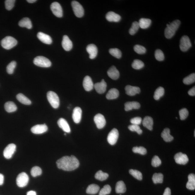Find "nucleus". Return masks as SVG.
<instances>
[{
	"instance_id": "f257e3e1",
	"label": "nucleus",
	"mask_w": 195,
	"mask_h": 195,
	"mask_svg": "<svg viewBox=\"0 0 195 195\" xmlns=\"http://www.w3.org/2000/svg\"><path fill=\"white\" fill-rule=\"evenodd\" d=\"M58 168L65 171H72L79 167L80 163L74 155L65 156L58 159L56 162Z\"/></svg>"
},
{
	"instance_id": "f03ea898",
	"label": "nucleus",
	"mask_w": 195,
	"mask_h": 195,
	"mask_svg": "<svg viewBox=\"0 0 195 195\" xmlns=\"http://www.w3.org/2000/svg\"><path fill=\"white\" fill-rule=\"evenodd\" d=\"M180 24V21L178 20H177L171 23H170L169 24H166L167 27L164 31L165 36L166 38L167 39L172 38L179 27Z\"/></svg>"
},
{
	"instance_id": "7ed1b4c3",
	"label": "nucleus",
	"mask_w": 195,
	"mask_h": 195,
	"mask_svg": "<svg viewBox=\"0 0 195 195\" xmlns=\"http://www.w3.org/2000/svg\"><path fill=\"white\" fill-rule=\"evenodd\" d=\"M47 98L50 104L54 109H57L60 105L59 98L54 92L49 91L47 93Z\"/></svg>"
},
{
	"instance_id": "20e7f679",
	"label": "nucleus",
	"mask_w": 195,
	"mask_h": 195,
	"mask_svg": "<svg viewBox=\"0 0 195 195\" xmlns=\"http://www.w3.org/2000/svg\"><path fill=\"white\" fill-rule=\"evenodd\" d=\"M17 41L16 39L11 36H7L2 40L1 45L6 50H10L17 45Z\"/></svg>"
},
{
	"instance_id": "39448f33",
	"label": "nucleus",
	"mask_w": 195,
	"mask_h": 195,
	"mask_svg": "<svg viewBox=\"0 0 195 195\" xmlns=\"http://www.w3.org/2000/svg\"><path fill=\"white\" fill-rule=\"evenodd\" d=\"M33 63L37 66L48 68L51 65V62L48 58L43 56H38L34 59Z\"/></svg>"
},
{
	"instance_id": "423d86ee",
	"label": "nucleus",
	"mask_w": 195,
	"mask_h": 195,
	"mask_svg": "<svg viewBox=\"0 0 195 195\" xmlns=\"http://www.w3.org/2000/svg\"><path fill=\"white\" fill-rule=\"evenodd\" d=\"M72 6L74 14L76 17L80 18L84 16V9L80 3L76 1H73L72 2Z\"/></svg>"
},
{
	"instance_id": "0eeeda50",
	"label": "nucleus",
	"mask_w": 195,
	"mask_h": 195,
	"mask_svg": "<svg viewBox=\"0 0 195 195\" xmlns=\"http://www.w3.org/2000/svg\"><path fill=\"white\" fill-rule=\"evenodd\" d=\"M29 178L27 174L22 172L18 175L16 178V183L18 186L20 188L25 187L29 182Z\"/></svg>"
},
{
	"instance_id": "6e6552de",
	"label": "nucleus",
	"mask_w": 195,
	"mask_h": 195,
	"mask_svg": "<svg viewBox=\"0 0 195 195\" xmlns=\"http://www.w3.org/2000/svg\"><path fill=\"white\" fill-rule=\"evenodd\" d=\"M191 47V44L189 37L187 35L182 36L180 40V47L182 52H186Z\"/></svg>"
},
{
	"instance_id": "1a4fd4ad",
	"label": "nucleus",
	"mask_w": 195,
	"mask_h": 195,
	"mask_svg": "<svg viewBox=\"0 0 195 195\" xmlns=\"http://www.w3.org/2000/svg\"><path fill=\"white\" fill-rule=\"evenodd\" d=\"M51 10L53 14L58 17L63 16V10L61 5L57 2H53L50 6Z\"/></svg>"
},
{
	"instance_id": "9d476101",
	"label": "nucleus",
	"mask_w": 195,
	"mask_h": 195,
	"mask_svg": "<svg viewBox=\"0 0 195 195\" xmlns=\"http://www.w3.org/2000/svg\"><path fill=\"white\" fill-rule=\"evenodd\" d=\"M119 136L118 130L114 128L109 133L107 136V141L110 144L114 145L116 144Z\"/></svg>"
},
{
	"instance_id": "9b49d317",
	"label": "nucleus",
	"mask_w": 195,
	"mask_h": 195,
	"mask_svg": "<svg viewBox=\"0 0 195 195\" xmlns=\"http://www.w3.org/2000/svg\"><path fill=\"white\" fill-rule=\"evenodd\" d=\"M16 146L14 143L9 144L4 149L3 152V155L7 159L11 158L12 156L16 151Z\"/></svg>"
},
{
	"instance_id": "f8f14e48",
	"label": "nucleus",
	"mask_w": 195,
	"mask_h": 195,
	"mask_svg": "<svg viewBox=\"0 0 195 195\" xmlns=\"http://www.w3.org/2000/svg\"><path fill=\"white\" fill-rule=\"evenodd\" d=\"M94 121L96 125L98 128L101 129L105 126L106 120L104 115L98 113L95 115L94 118Z\"/></svg>"
},
{
	"instance_id": "ddd939ff",
	"label": "nucleus",
	"mask_w": 195,
	"mask_h": 195,
	"mask_svg": "<svg viewBox=\"0 0 195 195\" xmlns=\"http://www.w3.org/2000/svg\"><path fill=\"white\" fill-rule=\"evenodd\" d=\"M174 159L177 164L185 165L188 162L189 159L185 154L178 152L175 155Z\"/></svg>"
},
{
	"instance_id": "4468645a",
	"label": "nucleus",
	"mask_w": 195,
	"mask_h": 195,
	"mask_svg": "<svg viewBox=\"0 0 195 195\" xmlns=\"http://www.w3.org/2000/svg\"><path fill=\"white\" fill-rule=\"evenodd\" d=\"M48 130L47 125L45 124L37 125L31 128L32 132L35 134H41L46 132Z\"/></svg>"
},
{
	"instance_id": "2eb2a0df",
	"label": "nucleus",
	"mask_w": 195,
	"mask_h": 195,
	"mask_svg": "<svg viewBox=\"0 0 195 195\" xmlns=\"http://www.w3.org/2000/svg\"><path fill=\"white\" fill-rule=\"evenodd\" d=\"M83 86L86 91L89 92L93 89L94 86L91 77L89 76H86L84 78L83 82Z\"/></svg>"
},
{
	"instance_id": "dca6fc26",
	"label": "nucleus",
	"mask_w": 195,
	"mask_h": 195,
	"mask_svg": "<svg viewBox=\"0 0 195 195\" xmlns=\"http://www.w3.org/2000/svg\"><path fill=\"white\" fill-rule=\"evenodd\" d=\"M82 110L79 107L74 108L72 114V118L74 123L78 124L80 122L82 116Z\"/></svg>"
},
{
	"instance_id": "f3484780",
	"label": "nucleus",
	"mask_w": 195,
	"mask_h": 195,
	"mask_svg": "<svg viewBox=\"0 0 195 195\" xmlns=\"http://www.w3.org/2000/svg\"><path fill=\"white\" fill-rule=\"evenodd\" d=\"M37 36L39 40L44 44L50 45L52 43V38L50 36L45 33L40 32L37 34Z\"/></svg>"
},
{
	"instance_id": "a211bd4d",
	"label": "nucleus",
	"mask_w": 195,
	"mask_h": 195,
	"mask_svg": "<svg viewBox=\"0 0 195 195\" xmlns=\"http://www.w3.org/2000/svg\"><path fill=\"white\" fill-rule=\"evenodd\" d=\"M62 46L64 49L66 51H70L72 48V42L67 35H65L63 37Z\"/></svg>"
},
{
	"instance_id": "6ab92c4d",
	"label": "nucleus",
	"mask_w": 195,
	"mask_h": 195,
	"mask_svg": "<svg viewBox=\"0 0 195 195\" xmlns=\"http://www.w3.org/2000/svg\"><path fill=\"white\" fill-rule=\"evenodd\" d=\"M86 50L89 54L90 59H94L97 56L98 49L96 46L93 44L88 45L86 47Z\"/></svg>"
},
{
	"instance_id": "aec40b11",
	"label": "nucleus",
	"mask_w": 195,
	"mask_h": 195,
	"mask_svg": "<svg viewBox=\"0 0 195 195\" xmlns=\"http://www.w3.org/2000/svg\"><path fill=\"white\" fill-rule=\"evenodd\" d=\"M106 17V19L110 22H118L121 19L120 15L112 11L108 12Z\"/></svg>"
},
{
	"instance_id": "412c9836",
	"label": "nucleus",
	"mask_w": 195,
	"mask_h": 195,
	"mask_svg": "<svg viewBox=\"0 0 195 195\" xmlns=\"http://www.w3.org/2000/svg\"><path fill=\"white\" fill-rule=\"evenodd\" d=\"M94 87L98 93L102 94L106 92L107 84L104 80L103 79L101 82L96 83Z\"/></svg>"
},
{
	"instance_id": "4be33fe9",
	"label": "nucleus",
	"mask_w": 195,
	"mask_h": 195,
	"mask_svg": "<svg viewBox=\"0 0 195 195\" xmlns=\"http://www.w3.org/2000/svg\"><path fill=\"white\" fill-rule=\"evenodd\" d=\"M125 90L127 94L129 96H134L140 93L141 90L138 87L127 86L125 87Z\"/></svg>"
},
{
	"instance_id": "5701e85b",
	"label": "nucleus",
	"mask_w": 195,
	"mask_h": 195,
	"mask_svg": "<svg viewBox=\"0 0 195 195\" xmlns=\"http://www.w3.org/2000/svg\"><path fill=\"white\" fill-rule=\"evenodd\" d=\"M108 75L113 80H116L119 78L120 73L116 67L112 66L107 71Z\"/></svg>"
},
{
	"instance_id": "b1692460",
	"label": "nucleus",
	"mask_w": 195,
	"mask_h": 195,
	"mask_svg": "<svg viewBox=\"0 0 195 195\" xmlns=\"http://www.w3.org/2000/svg\"><path fill=\"white\" fill-rule=\"evenodd\" d=\"M58 124L60 128L62 129L64 132L69 133L70 132V129L66 120L63 118H60L58 120Z\"/></svg>"
},
{
	"instance_id": "393cba45",
	"label": "nucleus",
	"mask_w": 195,
	"mask_h": 195,
	"mask_svg": "<svg viewBox=\"0 0 195 195\" xmlns=\"http://www.w3.org/2000/svg\"><path fill=\"white\" fill-rule=\"evenodd\" d=\"M140 104L136 102H129L125 104V110L128 111L133 109H138L140 107Z\"/></svg>"
},
{
	"instance_id": "a878e982",
	"label": "nucleus",
	"mask_w": 195,
	"mask_h": 195,
	"mask_svg": "<svg viewBox=\"0 0 195 195\" xmlns=\"http://www.w3.org/2000/svg\"><path fill=\"white\" fill-rule=\"evenodd\" d=\"M188 181L187 182L186 187L187 189L194 190L195 189V175L194 174L191 173L188 176Z\"/></svg>"
},
{
	"instance_id": "bb28decb",
	"label": "nucleus",
	"mask_w": 195,
	"mask_h": 195,
	"mask_svg": "<svg viewBox=\"0 0 195 195\" xmlns=\"http://www.w3.org/2000/svg\"><path fill=\"white\" fill-rule=\"evenodd\" d=\"M143 126L149 130H152L153 129V120L152 117L150 116L145 117L142 121Z\"/></svg>"
},
{
	"instance_id": "cd10ccee",
	"label": "nucleus",
	"mask_w": 195,
	"mask_h": 195,
	"mask_svg": "<svg viewBox=\"0 0 195 195\" xmlns=\"http://www.w3.org/2000/svg\"><path fill=\"white\" fill-rule=\"evenodd\" d=\"M19 25L21 27L27 28L28 29H31L32 27L31 21L29 18L25 17L20 21Z\"/></svg>"
},
{
	"instance_id": "c85d7f7f",
	"label": "nucleus",
	"mask_w": 195,
	"mask_h": 195,
	"mask_svg": "<svg viewBox=\"0 0 195 195\" xmlns=\"http://www.w3.org/2000/svg\"><path fill=\"white\" fill-rule=\"evenodd\" d=\"M119 92L118 90L115 88H111L109 90L106 95V98L108 100H111L118 98L119 96Z\"/></svg>"
},
{
	"instance_id": "c756f323",
	"label": "nucleus",
	"mask_w": 195,
	"mask_h": 195,
	"mask_svg": "<svg viewBox=\"0 0 195 195\" xmlns=\"http://www.w3.org/2000/svg\"><path fill=\"white\" fill-rule=\"evenodd\" d=\"M170 129L166 128L164 129L161 134V136L164 139V140L166 142H170L172 141L174 139L173 136L170 134Z\"/></svg>"
},
{
	"instance_id": "7c9ffc66",
	"label": "nucleus",
	"mask_w": 195,
	"mask_h": 195,
	"mask_svg": "<svg viewBox=\"0 0 195 195\" xmlns=\"http://www.w3.org/2000/svg\"><path fill=\"white\" fill-rule=\"evenodd\" d=\"M139 22L140 28L142 29H146L151 25L152 20L149 19L141 18Z\"/></svg>"
},
{
	"instance_id": "2f4dec72",
	"label": "nucleus",
	"mask_w": 195,
	"mask_h": 195,
	"mask_svg": "<svg viewBox=\"0 0 195 195\" xmlns=\"http://www.w3.org/2000/svg\"><path fill=\"white\" fill-rule=\"evenodd\" d=\"M100 188L98 185L95 184H92L88 186L87 188V193L90 194H95L98 192Z\"/></svg>"
},
{
	"instance_id": "473e14b6",
	"label": "nucleus",
	"mask_w": 195,
	"mask_h": 195,
	"mask_svg": "<svg viewBox=\"0 0 195 195\" xmlns=\"http://www.w3.org/2000/svg\"><path fill=\"white\" fill-rule=\"evenodd\" d=\"M4 108L7 112H13L17 110V107L16 104L12 102H8L4 104Z\"/></svg>"
},
{
	"instance_id": "72a5a7b5",
	"label": "nucleus",
	"mask_w": 195,
	"mask_h": 195,
	"mask_svg": "<svg viewBox=\"0 0 195 195\" xmlns=\"http://www.w3.org/2000/svg\"><path fill=\"white\" fill-rule=\"evenodd\" d=\"M16 98L19 102L23 104L28 105L31 104L32 102L31 100L22 94H18L16 96Z\"/></svg>"
},
{
	"instance_id": "f704fd0d",
	"label": "nucleus",
	"mask_w": 195,
	"mask_h": 195,
	"mask_svg": "<svg viewBox=\"0 0 195 195\" xmlns=\"http://www.w3.org/2000/svg\"><path fill=\"white\" fill-rule=\"evenodd\" d=\"M117 193H123L126 191V187L124 182L122 181L117 182L115 188Z\"/></svg>"
},
{
	"instance_id": "c9c22d12",
	"label": "nucleus",
	"mask_w": 195,
	"mask_h": 195,
	"mask_svg": "<svg viewBox=\"0 0 195 195\" xmlns=\"http://www.w3.org/2000/svg\"><path fill=\"white\" fill-rule=\"evenodd\" d=\"M109 175L108 174L104 172L101 170L97 172L96 173L95 175V177L97 180L103 181L105 180L109 177Z\"/></svg>"
},
{
	"instance_id": "e433bc0d",
	"label": "nucleus",
	"mask_w": 195,
	"mask_h": 195,
	"mask_svg": "<svg viewBox=\"0 0 195 195\" xmlns=\"http://www.w3.org/2000/svg\"><path fill=\"white\" fill-rule=\"evenodd\" d=\"M152 180L154 184L162 183L164 180V175L161 173H154Z\"/></svg>"
},
{
	"instance_id": "4c0bfd02",
	"label": "nucleus",
	"mask_w": 195,
	"mask_h": 195,
	"mask_svg": "<svg viewBox=\"0 0 195 195\" xmlns=\"http://www.w3.org/2000/svg\"><path fill=\"white\" fill-rule=\"evenodd\" d=\"M164 88L162 87H159L156 90L154 98L156 100H159L161 97L164 95Z\"/></svg>"
},
{
	"instance_id": "58836bf2",
	"label": "nucleus",
	"mask_w": 195,
	"mask_h": 195,
	"mask_svg": "<svg viewBox=\"0 0 195 195\" xmlns=\"http://www.w3.org/2000/svg\"><path fill=\"white\" fill-rule=\"evenodd\" d=\"M132 68L135 70H140L144 66V64L143 62L139 59L134 60L132 64Z\"/></svg>"
},
{
	"instance_id": "ea45409f",
	"label": "nucleus",
	"mask_w": 195,
	"mask_h": 195,
	"mask_svg": "<svg viewBox=\"0 0 195 195\" xmlns=\"http://www.w3.org/2000/svg\"><path fill=\"white\" fill-rule=\"evenodd\" d=\"M195 74L193 73L190 74L187 77L184 78L183 82L184 84L186 85H190L195 82Z\"/></svg>"
},
{
	"instance_id": "a19ab883",
	"label": "nucleus",
	"mask_w": 195,
	"mask_h": 195,
	"mask_svg": "<svg viewBox=\"0 0 195 195\" xmlns=\"http://www.w3.org/2000/svg\"><path fill=\"white\" fill-rule=\"evenodd\" d=\"M129 172L130 174L132 175L135 178L138 180H141L142 179V174L138 170H129Z\"/></svg>"
},
{
	"instance_id": "79ce46f5",
	"label": "nucleus",
	"mask_w": 195,
	"mask_h": 195,
	"mask_svg": "<svg viewBox=\"0 0 195 195\" xmlns=\"http://www.w3.org/2000/svg\"><path fill=\"white\" fill-rule=\"evenodd\" d=\"M140 28L139 22H134L133 23L132 26L129 30V33L131 35H134L136 33Z\"/></svg>"
},
{
	"instance_id": "37998d69",
	"label": "nucleus",
	"mask_w": 195,
	"mask_h": 195,
	"mask_svg": "<svg viewBox=\"0 0 195 195\" xmlns=\"http://www.w3.org/2000/svg\"><path fill=\"white\" fill-rule=\"evenodd\" d=\"M109 52L112 56L116 58H121L122 53L119 49L117 48L111 49H110Z\"/></svg>"
},
{
	"instance_id": "c03bdc74",
	"label": "nucleus",
	"mask_w": 195,
	"mask_h": 195,
	"mask_svg": "<svg viewBox=\"0 0 195 195\" xmlns=\"http://www.w3.org/2000/svg\"><path fill=\"white\" fill-rule=\"evenodd\" d=\"M133 152L135 153H139L141 155H145L147 153V150L144 147H134L132 149Z\"/></svg>"
},
{
	"instance_id": "a18cd8bd",
	"label": "nucleus",
	"mask_w": 195,
	"mask_h": 195,
	"mask_svg": "<svg viewBox=\"0 0 195 195\" xmlns=\"http://www.w3.org/2000/svg\"><path fill=\"white\" fill-rule=\"evenodd\" d=\"M42 171L41 168L38 166H35L32 168L31 174L32 176L34 177H37L41 175Z\"/></svg>"
},
{
	"instance_id": "49530a36",
	"label": "nucleus",
	"mask_w": 195,
	"mask_h": 195,
	"mask_svg": "<svg viewBox=\"0 0 195 195\" xmlns=\"http://www.w3.org/2000/svg\"><path fill=\"white\" fill-rule=\"evenodd\" d=\"M155 56L156 59L159 61H162L164 59V52L160 49H157L155 51Z\"/></svg>"
},
{
	"instance_id": "de8ad7c7",
	"label": "nucleus",
	"mask_w": 195,
	"mask_h": 195,
	"mask_svg": "<svg viewBox=\"0 0 195 195\" xmlns=\"http://www.w3.org/2000/svg\"><path fill=\"white\" fill-rule=\"evenodd\" d=\"M134 50L136 53L139 54H144L146 51V49L144 47L139 45L135 46Z\"/></svg>"
},
{
	"instance_id": "09e8293b",
	"label": "nucleus",
	"mask_w": 195,
	"mask_h": 195,
	"mask_svg": "<svg viewBox=\"0 0 195 195\" xmlns=\"http://www.w3.org/2000/svg\"><path fill=\"white\" fill-rule=\"evenodd\" d=\"M16 66V62L15 61H12L7 67V71L8 74H12Z\"/></svg>"
},
{
	"instance_id": "8fccbe9b",
	"label": "nucleus",
	"mask_w": 195,
	"mask_h": 195,
	"mask_svg": "<svg viewBox=\"0 0 195 195\" xmlns=\"http://www.w3.org/2000/svg\"><path fill=\"white\" fill-rule=\"evenodd\" d=\"M111 191L110 186L109 185H106L104 186L102 189H101L99 193V195H106L110 194Z\"/></svg>"
},
{
	"instance_id": "3c124183",
	"label": "nucleus",
	"mask_w": 195,
	"mask_h": 195,
	"mask_svg": "<svg viewBox=\"0 0 195 195\" xmlns=\"http://www.w3.org/2000/svg\"><path fill=\"white\" fill-rule=\"evenodd\" d=\"M128 129L132 132H136L138 134H142V131L141 130L139 125L132 124L129 125Z\"/></svg>"
},
{
	"instance_id": "603ef678",
	"label": "nucleus",
	"mask_w": 195,
	"mask_h": 195,
	"mask_svg": "<svg viewBox=\"0 0 195 195\" xmlns=\"http://www.w3.org/2000/svg\"><path fill=\"white\" fill-rule=\"evenodd\" d=\"M179 113L180 119L181 120L185 119L189 115V112L186 108L181 110L179 112Z\"/></svg>"
},
{
	"instance_id": "864d4df0",
	"label": "nucleus",
	"mask_w": 195,
	"mask_h": 195,
	"mask_svg": "<svg viewBox=\"0 0 195 195\" xmlns=\"http://www.w3.org/2000/svg\"><path fill=\"white\" fill-rule=\"evenodd\" d=\"M162 162L158 156H155L152 159V164L154 167H157L160 166Z\"/></svg>"
},
{
	"instance_id": "5fc2aeb1",
	"label": "nucleus",
	"mask_w": 195,
	"mask_h": 195,
	"mask_svg": "<svg viewBox=\"0 0 195 195\" xmlns=\"http://www.w3.org/2000/svg\"><path fill=\"white\" fill-rule=\"evenodd\" d=\"M15 0H6L5 1V7L7 10H11L14 7Z\"/></svg>"
},
{
	"instance_id": "6e6d98bb",
	"label": "nucleus",
	"mask_w": 195,
	"mask_h": 195,
	"mask_svg": "<svg viewBox=\"0 0 195 195\" xmlns=\"http://www.w3.org/2000/svg\"><path fill=\"white\" fill-rule=\"evenodd\" d=\"M142 121V120L141 117H136L131 119L130 122L132 124L139 125L141 124Z\"/></svg>"
},
{
	"instance_id": "4d7b16f0",
	"label": "nucleus",
	"mask_w": 195,
	"mask_h": 195,
	"mask_svg": "<svg viewBox=\"0 0 195 195\" xmlns=\"http://www.w3.org/2000/svg\"><path fill=\"white\" fill-rule=\"evenodd\" d=\"M188 93L190 95L194 96L195 95V87H193V88H191L188 92Z\"/></svg>"
},
{
	"instance_id": "13d9d810",
	"label": "nucleus",
	"mask_w": 195,
	"mask_h": 195,
	"mask_svg": "<svg viewBox=\"0 0 195 195\" xmlns=\"http://www.w3.org/2000/svg\"><path fill=\"white\" fill-rule=\"evenodd\" d=\"M163 195H171V190L169 188H166Z\"/></svg>"
},
{
	"instance_id": "bf43d9fd",
	"label": "nucleus",
	"mask_w": 195,
	"mask_h": 195,
	"mask_svg": "<svg viewBox=\"0 0 195 195\" xmlns=\"http://www.w3.org/2000/svg\"><path fill=\"white\" fill-rule=\"evenodd\" d=\"M4 181V177L2 174L0 173V185H2Z\"/></svg>"
},
{
	"instance_id": "052dcab7",
	"label": "nucleus",
	"mask_w": 195,
	"mask_h": 195,
	"mask_svg": "<svg viewBox=\"0 0 195 195\" xmlns=\"http://www.w3.org/2000/svg\"><path fill=\"white\" fill-rule=\"evenodd\" d=\"M27 195H37L35 191H30L27 193Z\"/></svg>"
},
{
	"instance_id": "680f3d73",
	"label": "nucleus",
	"mask_w": 195,
	"mask_h": 195,
	"mask_svg": "<svg viewBox=\"0 0 195 195\" xmlns=\"http://www.w3.org/2000/svg\"><path fill=\"white\" fill-rule=\"evenodd\" d=\"M27 1L28 3H32L36 2L37 1L36 0H28Z\"/></svg>"
},
{
	"instance_id": "e2e57ef3",
	"label": "nucleus",
	"mask_w": 195,
	"mask_h": 195,
	"mask_svg": "<svg viewBox=\"0 0 195 195\" xmlns=\"http://www.w3.org/2000/svg\"><path fill=\"white\" fill-rule=\"evenodd\" d=\"M64 135H66V134H64Z\"/></svg>"
}]
</instances>
